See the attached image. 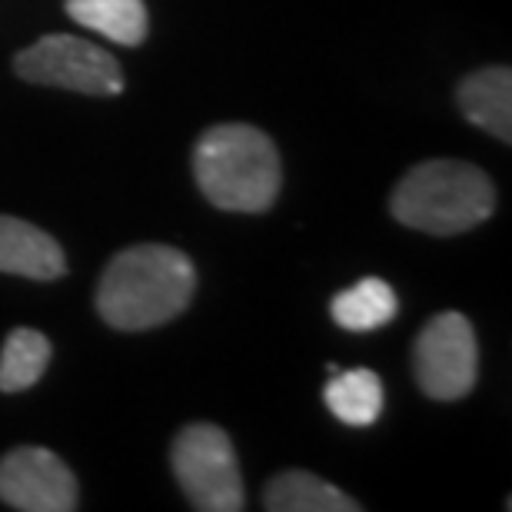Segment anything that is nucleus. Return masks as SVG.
<instances>
[{
	"label": "nucleus",
	"mask_w": 512,
	"mask_h": 512,
	"mask_svg": "<svg viewBox=\"0 0 512 512\" xmlns=\"http://www.w3.org/2000/svg\"><path fill=\"white\" fill-rule=\"evenodd\" d=\"M263 503L270 512H360V503L350 499L343 489H336L326 479L290 469L266 483Z\"/></svg>",
	"instance_id": "obj_10"
},
{
	"label": "nucleus",
	"mask_w": 512,
	"mask_h": 512,
	"mask_svg": "<svg viewBox=\"0 0 512 512\" xmlns=\"http://www.w3.org/2000/svg\"><path fill=\"white\" fill-rule=\"evenodd\" d=\"M197 187L217 210L266 213L280 197L283 163L273 140L250 124H217L193 150Z\"/></svg>",
	"instance_id": "obj_2"
},
{
	"label": "nucleus",
	"mask_w": 512,
	"mask_h": 512,
	"mask_svg": "<svg viewBox=\"0 0 512 512\" xmlns=\"http://www.w3.org/2000/svg\"><path fill=\"white\" fill-rule=\"evenodd\" d=\"M413 373L429 399L453 403L473 393L479 380V346L463 313H436L413 343Z\"/></svg>",
	"instance_id": "obj_6"
},
{
	"label": "nucleus",
	"mask_w": 512,
	"mask_h": 512,
	"mask_svg": "<svg viewBox=\"0 0 512 512\" xmlns=\"http://www.w3.org/2000/svg\"><path fill=\"white\" fill-rule=\"evenodd\" d=\"M50 363V340L44 333L20 326L4 340L0 350V393H24L40 376L47 373Z\"/></svg>",
	"instance_id": "obj_14"
},
{
	"label": "nucleus",
	"mask_w": 512,
	"mask_h": 512,
	"mask_svg": "<svg viewBox=\"0 0 512 512\" xmlns=\"http://www.w3.org/2000/svg\"><path fill=\"white\" fill-rule=\"evenodd\" d=\"M77 479L57 453L44 446H17L0 459V499L20 512H74Z\"/></svg>",
	"instance_id": "obj_7"
},
{
	"label": "nucleus",
	"mask_w": 512,
	"mask_h": 512,
	"mask_svg": "<svg viewBox=\"0 0 512 512\" xmlns=\"http://www.w3.org/2000/svg\"><path fill=\"white\" fill-rule=\"evenodd\" d=\"M67 14L80 27L120 47H140L150 34V14L143 0H67Z\"/></svg>",
	"instance_id": "obj_11"
},
{
	"label": "nucleus",
	"mask_w": 512,
	"mask_h": 512,
	"mask_svg": "<svg viewBox=\"0 0 512 512\" xmlns=\"http://www.w3.org/2000/svg\"><path fill=\"white\" fill-rule=\"evenodd\" d=\"M173 476L200 512H240L243 479L230 436L213 423H190L173 436Z\"/></svg>",
	"instance_id": "obj_4"
},
{
	"label": "nucleus",
	"mask_w": 512,
	"mask_h": 512,
	"mask_svg": "<svg viewBox=\"0 0 512 512\" xmlns=\"http://www.w3.org/2000/svg\"><path fill=\"white\" fill-rule=\"evenodd\" d=\"M389 210L403 227L433 237H456L493 217L496 187L473 163L426 160L399 180Z\"/></svg>",
	"instance_id": "obj_3"
},
{
	"label": "nucleus",
	"mask_w": 512,
	"mask_h": 512,
	"mask_svg": "<svg viewBox=\"0 0 512 512\" xmlns=\"http://www.w3.org/2000/svg\"><path fill=\"white\" fill-rule=\"evenodd\" d=\"M399 310V300L393 286L380 276H366V280L353 283L350 290L336 293L330 303V313L340 330L346 333H370L380 326L393 323Z\"/></svg>",
	"instance_id": "obj_12"
},
{
	"label": "nucleus",
	"mask_w": 512,
	"mask_h": 512,
	"mask_svg": "<svg viewBox=\"0 0 512 512\" xmlns=\"http://www.w3.org/2000/svg\"><path fill=\"white\" fill-rule=\"evenodd\" d=\"M0 273L24 280H60L67 273L64 247L34 223L20 217H0Z\"/></svg>",
	"instance_id": "obj_8"
},
{
	"label": "nucleus",
	"mask_w": 512,
	"mask_h": 512,
	"mask_svg": "<svg viewBox=\"0 0 512 512\" xmlns=\"http://www.w3.org/2000/svg\"><path fill=\"white\" fill-rule=\"evenodd\" d=\"M193 290L197 270L187 253L163 243H137L107 263L94 300L104 323L124 333H140L177 320L190 306Z\"/></svg>",
	"instance_id": "obj_1"
},
{
	"label": "nucleus",
	"mask_w": 512,
	"mask_h": 512,
	"mask_svg": "<svg viewBox=\"0 0 512 512\" xmlns=\"http://www.w3.org/2000/svg\"><path fill=\"white\" fill-rule=\"evenodd\" d=\"M326 409L346 426H373L383 413V380L373 370H336L323 389Z\"/></svg>",
	"instance_id": "obj_13"
},
{
	"label": "nucleus",
	"mask_w": 512,
	"mask_h": 512,
	"mask_svg": "<svg viewBox=\"0 0 512 512\" xmlns=\"http://www.w3.org/2000/svg\"><path fill=\"white\" fill-rule=\"evenodd\" d=\"M456 104L473 127L512 140V74L509 67H483L469 74L456 90Z\"/></svg>",
	"instance_id": "obj_9"
},
{
	"label": "nucleus",
	"mask_w": 512,
	"mask_h": 512,
	"mask_svg": "<svg viewBox=\"0 0 512 512\" xmlns=\"http://www.w3.org/2000/svg\"><path fill=\"white\" fill-rule=\"evenodd\" d=\"M20 80L40 87H60L90 97L124 94V70L104 47L70 34H47L14 57Z\"/></svg>",
	"instance_id": "obj_5"
}]
</instances>
